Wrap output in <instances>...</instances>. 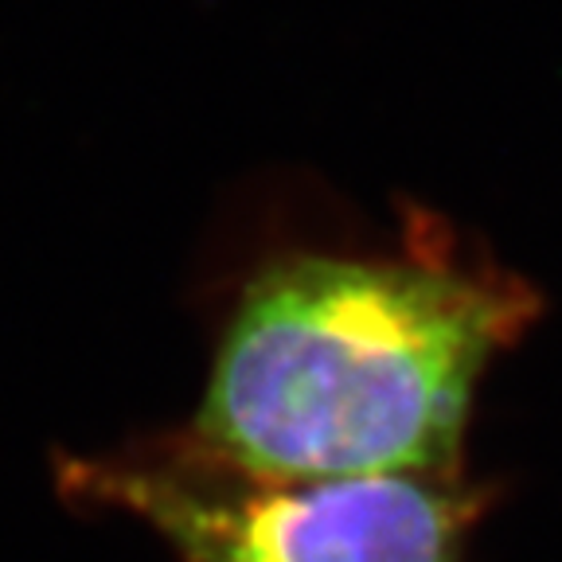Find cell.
Here are the masks:
<instances>
[{
	"mask_svg": "<svg viewBox=\"0 0 562 562\" xmlns=\"http://www.w3.org/2000/svg\"><path fill=\"white\" fill-rule=\"evenodd\" d=\"M536 313L438 227L386 255H281L246 281L188 438L262 476L461 473L476 383Z\"/></svg>",
	"mask_w": 562,
	"mask_h": 562,
	"instance_id": "6da1fadb",
	"label": "cell"
},
{
	"mask_svg": "<svg viewBox=\"0 0 562 562\" xmlns=\"http://www.w3.org/2000/svg\"><path fill=\"white\" fill-rule=\"evenodd\" d=\"M70 501L117 508L180 562H465L484 492L465 473L262 476L165 438L67 457Z\"/></svg>",
	"mask_w": 562,
	"mask_h": 562,
	"instance_id": "7a4b0ae2",
	"label": "cell"
}]
</instances>
